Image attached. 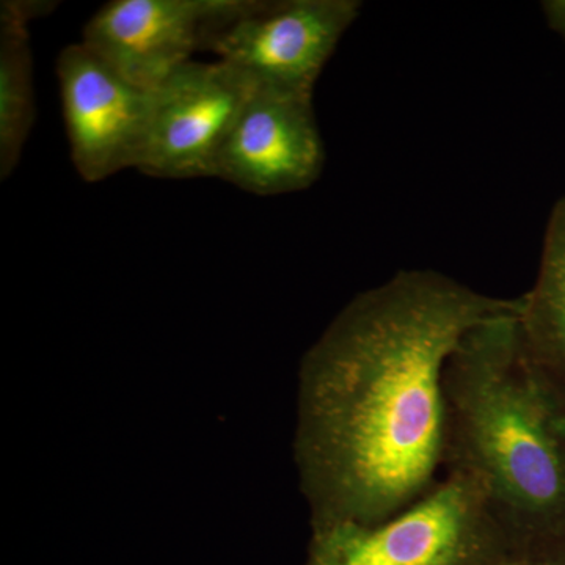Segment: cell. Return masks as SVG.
<instances>
[{"label":"cell","instance_id":"cell-2","mask_svg":"<svg viewBox=\"0 0 565 565\" xmlns=\"http://www.w3.org/2000/svg\"><path fill=\"white\" fill-rule=\"evenodd\" d=\"M519 310L465 334L445 373V471L481 486L514 548L565 533V405L527 356Z\"/></svg>","mask_w":565,"mask_h":565},{"label":"cell","instance_id":"cell-12","mask_svg":"<svg viewBox=\"0 0 565 565\" xmlns=\"http://www.w3.org/2000/svg\"><path fill=\"white\" fill-rule=\"evenodd\" d=\"M545 20L548 22L550 29L559 33L565 40V0H550L542 3Z\"/></svg>","mask_w":565,"mask_h":565},{"label":"cell","instance_id":"cell-5","mask_svg":"<svg viewBox=\"0 0 565 565\" xmlns=\"http://www.w3.org/2000/svg\"><path fill=\"white\" fill-rule=\"evenodd\" d=\"M255 87L228 63L189 62L152 93L139 172L167 180L215 178L234 122Z\"/></svg>","mask_w":565,"mask_h":565},{"label":"cell","instance_id":"cell-9","mask_svg":"<svg viewBox=\"0 0 565 565\" xmlns=\"http://www.w3.org/2000/svg\"><path fill=\"white\" fill-rule=\"evenodd\" d=\"M516 319L527 356L565 405V196L550 214L537 278L520 296Z\"/></svg>","mask_w":565,"mask_h":565},{"label":"cell","instance_id":"cell-8","mask_svg":"<svg viewBox=\"0 0 565 565\" xmlns=\"http://www.w3.org/2000/svg\"><path fill=\"white\" fill-rule=\"evenodd\" d=\"M241 0H114L85 24L82 43L125 79L154 90L204 50Z\"/></svg>","mask_w":565,"mask_h":565},{"label":"cell","instance_id":"cell-6","mask_svg":"<svg viewBox=\"0 0 565 565\" xmlns=\"http://www.w3.org/2000/svg\"><path fill=\"white\" fill-rule=\"evenodd\" d=\"M63 121L71 161L82 180L102 182L139 170L151 120V90L125 79L84 43L57 58Z\"/></svg>","mask_w":565,"mask_h":565},{"label":"cell","instance_id":"cell-11","mask_svg":"<svg viewBox=\"0 0 565 565\" xmlns=\"http://www.w3.org/2000/svg\"><path fill=\"white\" fill-rule=\"evenodd\" d=\"M501 565H565V533L514 548Z\"/></svg>","mask_w":565,"mask_h":565},{"label":"cell","instance_id":"cell-3","mask_svg":"<svg viewBox=\"0 0 565 565\" xmlns=\"http://www.w3.org/2000/svg\"><path fill=\"white\" fill-rule=\"evenodd\" d=\"M512 550L481 486L445 471L385 522L313 530L305 565H501Z\"/></svg>","mask_w":565,"mask_h":565},{"label":"cell","instance_id":"cell-4","mask_svg":"<svg viewBox=\"0 0 565 565\" xmlns=\"http://www.w3.org/2000/svg\"><path fill=\"white\" fill-rule=\"evenodd\" d=\"M359 0H241L204 50L253 84L313 96L338 44L360 17Z\"/></svg>","mask_w":565,"mask_h":565},{"label":"cell","instance_id":"cell-7","mask_svg":"<svg viewBox=\"0 0 565 565\" xmlns=\"http://www.w3.org/2000/svg\"><path fill=\"white\" fill-rule=\"evenodd\" d=\"M323 163L313 96L255 85L223 147L215 178L259 196L288 195L311 188Z\"/></svg>","mask_w":565,"mask_h":565},{"label":"cell","instance_id":"cell-10","mask_svg":"<svg viewBox=\"0 0 565 565\" xmlns=\"http://www.w3.org/2000/svg\"><path fill=\"white\" fill-rule=\"evenodd\" d=\"M35 120L33 61L29 22L0 6V178L17 169Z\"/></svg>","mask_w":565,"mask_h":565},{"label":"cell","instance_id":"cell-1","mask_svg":"<svg viewBox=\"0 0 565 565\" xmlns=\"http://www.w3.org/2000/svg\"><path fill=\"white\" fill-rule=\"evenodd\" d=\"M519 307L427 269L345 305L300 366L294 449L311 530L377 525L440 481L449 359L475 327Z\"/></svg>","mask_w":565,"mask_h":565}]
</instances>
